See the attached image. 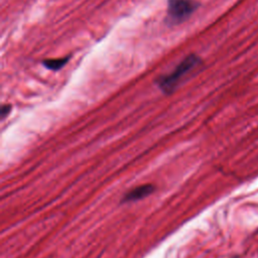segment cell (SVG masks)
<instances>
[{
    "label": "cell",
    "instance_id": "6da1fadb",
    "mask_svg": "<svg viewBox=\"0 0 258 258\" xmlns=\"http://www.w3.org/2000/svg\"><path fill=\"white\" fill-rule=\"evenodd\" d=\"M200 63L201 58L198 55L189 54L184 57L171 73L160 76L156 80V84L162 92L165 94H171L176 89L180 80Z\"/></svg>",
    "mask_w": 258,
    "mask_h": 258
},
{
    "label": "cell",
    "instance_id": "7a4b0ae2",
    "mask_svg": "<svg viewBox=\"0 0 258 258\" xmlns=\"http://www.w3.org/2000/svg\"><path fill=\"white\" fill-rule=\"evenodd\" d=\"M195 0H168L166 17L170 23H179L187 19L198 8Z\"/></svg>",
    "mask_w": 258,
    "mask_h": 258
},
{
    "label": "cell",
    "instance_id": "3957f363",
    "mask_svg": "<svg viewBox=\"0 0 258 258\" xmlns=\"http://www.w3.org/2000/svg\"><path fill=\"white\" fill-rule=\"evenodd\" d=\"M154 191V186L152 184H142L139 186H136L126 192L122 199L123 203H128V202H135L139 201L150 194Z\"/></svg>",
    "mask_w": 258,
    "mask_h": 258
},
{
    "label": "cell",
    "instance_id": "277c9868",
    "mask_svg": "<svg viewBox=\"0 0 258 258\" xmlns=\"http://www.w3.org/2000/svg\"><path fill=\"white\" fill-rule=\"evenodd\" d=\"M70 58H71V55H67L64 57H58V58H47L42 60V64L50 71H58L67 64Z\"/></svg>",
    "mask_w": 258,
    "mask_h": 258
},
{
    "label": "cell",
    "instance_id": "5b68a950",
    "mask_svg": "<svg viewBox=\"0 0 258 258\" xmlns=\"http://www.w3.org/2000/svg\"><path fill=\"white\" fill-rule=\"evenodd\" d=\"M11 110V106L10 105H3L1 107V110H0V115H1V118L4 119L10 112Z\"/></svg>",
    "mask_w": 258,
    "mask_h": 258
}]
</instances>
